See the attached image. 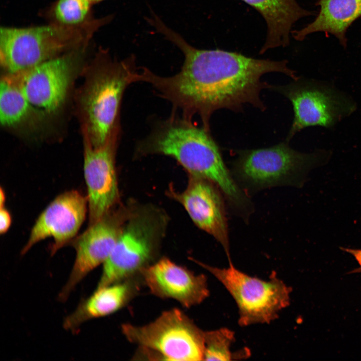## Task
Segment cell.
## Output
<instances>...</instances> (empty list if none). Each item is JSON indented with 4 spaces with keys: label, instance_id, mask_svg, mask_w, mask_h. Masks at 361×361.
<instances>
[{
    "label": "cell",
    "instance_id": "11",
    "mask_svg": "<svg viewBox=\"0 0 361 361\" xmlns=\"http://www.w3.org/2000/svg\"><path fill=\"white\" fill-rule=\"evenodd\" d=\"M120 132L103 145L93 147L83 134L84 174L87 189L89 225L111 210L118 198L115 156Z\"/></svg>",
    "mask_w": 361,
    "mask_h": 361
},
{
    "label": "cell",
    "instance_id": "14",
    "mask_svg": "<svg viewBox=\"0 0 361 361\" xmlns=\"http://www.w3.org/2000/svg\"><path fill=\"white\" fill-rule=\"evenodd\" d=\"M189 184L173 197L185 208L194 223L213 236L223 247L231 261L227 220L220 190L212 182L191 175Z\"/></svg>",
    "mask_w": 361,
    "mask_h": 361
},
{
    "label": "cell",
    "instance_id": "8",
    "mask_svg": "<svg viewBox=\"0 0 361 361\" xmlns=\"http://www.w3.org/2000/svg\"><path fill=\"white\" fill-rule=\"evenodd\" d=\"M287 141L273 146L241 150L233 163V172L238 182L251 190L282 185L293 184L297 176L317 160L320 153L298 152Z\"/></svg>",
    "mask_w": 361,
    "mask_h": 361
},
{
    "label": "cell",
    "instance_id": "12",
    "mask_svg": "<svg viewBox=\"0 0 361 361\" xmlns=\"http://www.w3.org/2000/svg\"><path fill=\"white\" fill-rule=\"evenodd\" d=\"M121 212L111 210L75 238L76 251L73 266L59 298L64 301L89 273L104 264L110 254L120 234L124 218Z\"/></svg>",
    "mask_w": 361,
    "mask_h": 361
},
{
    "label": "cell",
    "instance_id": "6",
    "mask_svg": "<svg viewBox=\"0 0 361 361\" xmlns=\"http://www.w3.org/2000/svg\"><path fill=\"white\" fill-rule=\"evenodd\" d=\"M196 262L216 277L234 298L239 308L241 326L269 323L289 304L291 289L274 273L269 281H264L239 271L231 262L228 268L223 269Z\"/></svg>",
    "mask_w": 361,
    "mask_h": 361
},
{
    "label": "cell",
    "instance_id": "23",
    "mask_svg": "<svg viewBox=\"0 0 361 361\" xmlns=\"http://www.w3.org/2000/svg\"><path fill=\"white\" fill-rule=\"evenodd\" d=\"M345 250L353 256L361 266V250L345 249Z\"/></svg>",
    "mask_w": 361,
    "mask_h": 361
},
{
    "label": "cell",
    "instance_id": "18",
    "mask_svg": "<svg viewBox=\"0 0 361 361\" xmlns=\"http://www.w3.org/2000/svg\"><path fill=\"white\" fill-rule=\"evenodd\" d=\"M320 11L315 19L303 29L292 32L298 41L315 32L334 35L344 47L346 33L350 25L361 17V0H319Z\"/></svg>",
    "mask_w": 361,
    "mask_h": 361
},
{
    "label": "cell",
    "instance_id": "2",
    "mask_svg": "<svg viewBox=\"0 0 361 361\" xmlns=\"http://www.w3.org/2000/svg\"><path fill=\"white\" fill-rule=\"evenodd\" d=\"M136 152L173 157L191 175L207 179L217 186L234 210L242 215L249 212L250 201L226 167L210 132L191 120L172 113L137 143Z\"/></svg>",
    "mask_w": 361,
    "mask_h": 361
},
{
    "label": "cell",
    "instance_id": "15",
    "mask_svg": "<svg viewBox=\"0 0 361 361\" xmlns=\"http://www.w3.org/2000/svg\"><path fill=\"white\" fill-rule=\"evenodd\" d=\"M141 271L152 294L174 299L185 307L200 304L209 296L204 275H195L168 259H161Z\"/></svg>",
    "mask_w": 361,
    "mask_h": 361
},
{
    "label": "cell",
    "instance_id": "4",
    "mask_svg": "<svg viewBox=\"0 0 361 361\" xmlns=\"http://www.w3.org/2000/svg\"><path fill=\"white\" fill-rule=\"evenodd\" d=\"M111 20L109 16L77 25L57 23L32 28H2L1 66L5 74H14L58 56L62 52L81 48L95 31Z\"/></svg>",
    "mask_w": 361,
    "mask_h": 361
},
{
    "label": "cell",
    "instance_id": "1",
    "mask_svg": "<svg viewBox=\"0 0 361 361\" xmlns=\"http://www.w3.org/2000/svg\"><path fill=\"white\" fill-rule=\"evenodd\" d=\"M158 32L183 52L180 70L168 77L159 76L146 68L139 71L137 80L151 85L160 97L172 105L173 112L192 120L197 114L203 127L210 132V120L220 109L240 111L245 104L261 110L266 109L261 91L271 89L261 77L270 72L282 73L294 80L298 78L287 66V61H272L249 57L222 50H202L189 44L179 34L153 14L148 19Z\"/></svg>",
    "mask_w": 361,
    "mask_h": 361
},
{
    "label": "cell",
    "instance_id": "17",
    "mask_svg": "<svg viewBox=\"0 0 361 361\" xmlns=\"http://www.w3.org/2000/svg\"><path fill=\"white\" fill-rule=\"evenodd\" d=\"M0 88V120L3 127L32 133L43 126L49 116L29 101L8 74L2 77Z\"/></svg>",
    "mask_w": 361,
    "mask_h": 361
},
{
    "label": "cell",
    "instance_id": "19",
    "mask_svg": "<svg viewBox=\"0 0 361 361\" xmlns=\"http://www.w3.org/2000/svg\"><path fill=\"white\" fill-rule=\"evenodd\" d=\"M131 290L128 283L120 282L97 287L66 318L63 324L65 329L72 331L87 321L115 312L127 301Z\"/></svg>",
    "mask_w": 361,
    "mask_h": 361
},
{
    "label": "cell",
    "instance_id": "24",
    "mask_svg": "<svg viewBox=\"0 0 361 361\" xmlns=\"http://www.w3.org/2000/svg\"><path fill=\"white\" fill-rule=\"evenodd\" d=\"M103 1V0H90V1H91V3H92H92H96V2H100V1Z\"/></svg>",
    "mask_w": 361,
    "mask_h": 361
},
{
    "label": "cell",
    "instance_id": "13",
    "mask_svg": "<svg viewBox=\"0 0 361 361\" xmlns=\"http://www.w3.org/2000/svg\"><path fill=\"white\" fill-rule=\"evenodd\" d=\"M87 197L77 190L64 192L53 200L41 213L33 226L21 252L26 254L36 244L52 237L51 254L75 239L88 211Z\"/></svg>",
    "mask_w": 361,
    "mask_h": 361
},
{
    "label": "cell",
    "instance_id": "7",
    "mask_svg": "<svg viewBox=\"0 0 361 361\" xmlns=\"http://www.w3.org/2000/svg\"><path fill=\"white\" fill-rule=\"evenodd\" d=\"M164 220L152 209L135 212L123 225L117 241L103 264L97 287L119 282L141 271L152 257Z\"/></svg>",
    "mask_w": 361,
    "mask_h": 361
},
{
    "label": "cell",
    "instance_id": "3",
    "mask_svg": "<svg viewBox=\"0 0 361 361\" xmlns=\"http://www.w3.org/2000/svg\"><path fill=\"white\" fill-rule=\"evenodd\" d=\"M87 72L76 102L82 134L97 148L120 132L122 98L126 88L137 82L138 70L134 56L118 61L103 50Z\"/></svg>",
    "mask_w": 361,
    "mask_h": 361
},
{
    "label": "cell",
    "instance_id": "22",
    "mask_svg": "<svg viewBox=\"0 0 361 361\" xmlns=\"http://www.w3.org/2000/svg\"><path fill=\"white\" fill-rule=\"evenodd\" d=\"M12 223V217L5 205H0V233H6L9 229Z\"/></svg>",
    "mask_w": 361,
    "mask_h": 361
},
{
    "label": "cell",
    "instance_id": "9",
    "mask_svg": "<svg viewBox=\"0 0 361 361\" xmlns=\"http://www.w3.org/2000/svg\"><path fill=\"white\" fill-rule=\"evenodd\" d=\"M291 102L293 122L286 140L289 142L303 128L312 126L333 127L355 109L354 102L333 87L314 80L299 79L271 88Z\"/></svg>",
    "mask_w": 361,
    "mask_h": 361
},
{
    "label": "cell",
    "instance_id": "16",
    "mask_svg": "<svg viewBox=\"0 0 361 361\" xmlns=\"http://www.w3.org/2000/svg\"><path fill=\"white\" fill-rule=\"evenodd\" d=\"M263 17L267 27L265 42L260 54L289 44L290 34L299 19L312 14L301 8L296 0H242Z\"/></svg>",
    "mask_w": 361,
    "mask_h": 361
},
{
    "label": "cell",
    "instance_id": "21",
    "mask_svg": "<svg viewBox=\"0 0 361 361\" xmlns=\"http://www.w3.org/2000/svg\"><path fill=\"white\" fill-rule=\"evenodd\" d=\"M90 0H58L54 9L58 23L77 25L84 22L88 14Z\"/></svg>",
    "mask_w": 361,
    "mask_h": 361
},
{
    "label": "cell",
    "instance_id": "5",
    "mask_svg": "<svg viewBox=\"0 0 361 361\" xmlns=\"http://www.w3.org/2000/svg\"><path fill=\"white\" fill-rule=\"evenodd\" d=\"M122 330L129 341L162 359L204 360V331L177 309L165 311L143 326L124 324Z\"/></svg>",
    "mask_w": 361,
    "mask_h": 361
},
{
    "label": "cell",
    "instance_id": "20",
    "mask_svg": "<svg viewBox=\"0 0 361 361\" xmlns=\"http://www.w3.org/2000/svg\"><path fill=\"white\" fill-rule=\"evenodd\" d=\"M204 360H229L233 357L230 346L234 340V333L229 329L204 331Z\"/></svg>",
    "mask_w": 361,
    "mask_h": 361
},
{
    "label": "cell",
    "instance_id": "10",
    "mask_svg": "<svg viewBox=\"0 0 361 361\" xmlns=\"http://www.w3.org/2000/svg\"><path fill=\"white\" fill-rule=\"evenodd\" d=\"M80 60L77 52L73 51L18 73L7 74L29 102L50 116L65 103Z\"/></svg>",
    "mask_w": 361,
    "mask_h": 361
}]
</instances>
